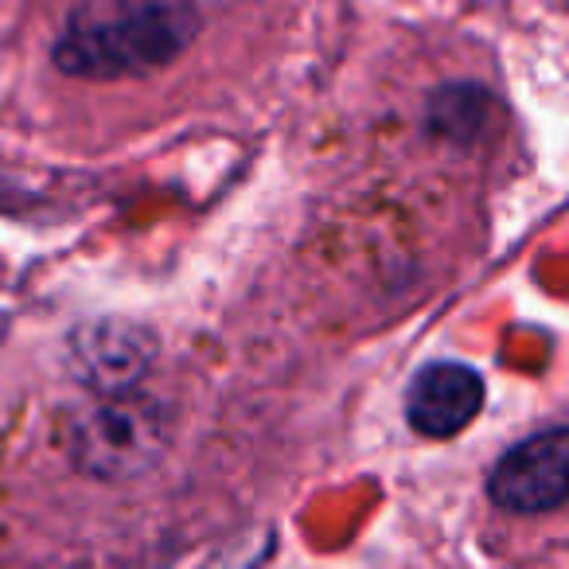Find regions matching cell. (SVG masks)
Here are the masks:
<instances>
[{
	"instance_id": "1",
	"label": "cell",
	"mask_w": 569,
	"mask_h": 569,
	"mask_svg": "<svg viewBox=\"0 0 569 569\" xmlns=\"http://www.w3.org/2000/svg\"><path fill=\"white\" fill-rule=\"evenodd\" d=\"M199 17L191 0H82L56 43L59 71L74 79H129L176 63Z\"/></svg>"
},
{
	"instance_id": "2",
	"label": "cell",
	"mask_w": 569,
	"mask_h": 569,
	"mask_svg": "<svg viewBox=\"0 0 569 569\" xmlns=\"http://www.w3.org/2000/svg\"><path fill=\"white\" fill-rule=\"evenodd\" d=\"M168 410L141 387L121 395H98L71 418L67 449L82 476L126 483L152 472L168 452Z\"/></svg>"
},
{
	"instance_id": "3",
	"label": "cell",
	"mask_w": 569,
	"mask_h": 569,
	"mask_svg": "<svg viewBox=\"0 0 569 569\" xmlns=\"http://www.w3.org/2000/svg\"><path fill=\"white\" fill-rule=\"evenodd\" d=\"M488 491L503 511L546 515L566 503L569 491V433L550 426L507 449L491 468Z\"/></svg>"
},
{
	"instance_id": "4",
	"label": "cell",
	"mask_w": 569,
	"mask_h": 569,
	"mask_svg": "<svg viewBox=\"0 0 569 569\" xmlns=\"http://www.w3.org/2000/svg\"><path fill=\"white\" fill-rule=\"evenodd\" d=\"M74 379L94 395H121L144 382L157 363V340L149 328L133 320H90L74 328L71 351H67Z\"/></svg>"
},
{
	"instance_id": "5",
	"label": "cell",
	"mask_w": 569,
	"mask_h": 569,
	"mask_svg": "<svg viewBox=\"0 0 569 569\" xmlns=\"http://www.w3.org/2000/svg\"><path fill=\"white\" fill-rule=\"evenodd\" d=\"M483 406V379L468 363L457 359H433L410 379L406 390V421L421 437H457L472 426V418Z\"/></svg>"
}]
</instances>
